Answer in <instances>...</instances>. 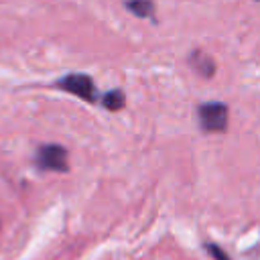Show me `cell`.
Listing matches in <instances>:
<instances>
[{"label":"cell","instance_id":"cell-6","mask_svg":"<svg viewBox=\"0 0 260 260\" xmlns=\"http://www.w3.org/2000/svg\"><path fill=\"white\" fill-rule=\"evenodd\" d=\"M124 104H126V95H124V91H122L120 87H114V89H110L108 93L102 95V106H104L106 110H110V112L122 110Z\"/></svg>","mask_w":260,"mask_h":260},{"label":"cell","instance_id":"cell-2","mask_svg":"<svg viewBox=\"0 0 260 260\" xmlns=\"http://www.w3.org/2000/svg\"><path fill=\"white\" fill-rule=\"evenodd\" d=\"M55 87L61 91L73 93V95H77L89 104L98 102V87H95L93 79L85 73H67L55 81Z\"/></svg>","mask_w":260,"mask_h":260},{"label":"cell","instance_id":"cell-4","mask_svg":"<svg viewBox=\"0 0 260 260\" xmlns=\"http://www.w3.org/2000/svg\"><path fill=\"white\" fill-rule=\"evenodd\" d=\"M187 59H189L191 69L197 75H201L205 79L213 77V73H215V61H213V57L209 53H205V51H193Z\"/></svg>","mask_w":260,"mask_h":260},{"label":"cell","instance_id":"cell-1","mask_svg":"<svg viewBox=\"0 0 260 260\" xmlns=\"http://www.w3.org/2000/svg\"><path fill=\"white\" fill-rule=\"evenodd\" d=\"M228 106L223 102H203L197 108L199 128L203 132H223L228 128Z\"/></svg>","mask_w":260,"mask_h":260},{"label":"cell","instance_id":"cell-5","mask_svg":"<svg viewBox=\"0 0 260 260\" xmlns=\"http://www.w3.org/2000/svg\"><path fill=\"white\" fill-rule=\"evenodd\" d=\"M126 8L134 16H138V18H150V20H154L156 8H154V2L152 0H126Z\"/></svg>","mask_w":260,"mask_h":260},{"label":"cell","instance_id":"cell-7","mask_svg":"<svg viewBox=\"0 0 260 260\" xmlns=\"http://www.w3.org/2000/svg\"><path fill=\"white\" fill-rule=\"evenodd\" d=\"M205 250L209 252V256H211L213 260H230V256L225 254V250H223L221 246H217V244L207 242V244H205Z\"/></svg>","mask_w":260,"mask_h":260},{"label":"cell","instance_id":"cell-3","mask_svg":"<svg viewBox=\"0 0 260 260\" xmlns=\"http://www.w3.org/2000/svg\"><path fill=\"white\" fill-rule=\"evenodd\" d=\"M35 167L39 171H55L67 173V150L61 144H41L35 152Z\"/></svg>","mask_w":260,"mask_h":260}]
</instances>
